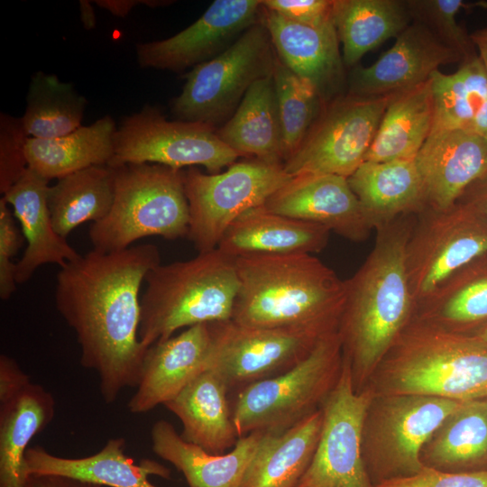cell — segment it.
Wrapping results in <instances>:
<instances>
[{"instance_id":"6da1fadb","label":"cell","mask_w":487,"mask_h":487,"mask_svg":"<svg viewBox=\"0 0 487 487\" xmlns=\"http://www.w3.org/2000/svg\"><path fill=\"white\" fill-rule=\"evenodd\" d=\"M160 263L154 244L112 253L93 249L57 274L56 308L75 332L81 365L97 373L106 404L138 384L148 349L138 335L140 289Z\"/></svg>"},{"instance_id":"7a4b0ae2","label":"cell","mask_w":487,"mask_h":487,"mask_svg":"<svg viewBox=\"0 0 487 487\" xmlns=\"http://www.w3.org/2000/svg\"><path fill=\"white\" fill-rule=\"evenodd\" d=\"M416 215L399 217L376 231L375 244L345 280L338 325L343 357L354 389L362 391L415 314L406 270V247Z\"/></svg>"},{"instance_id":"3957f363","label":"cell","mask_w":487,"mask_h":487,"mask_svg":"<svg viewBox=\"0 0 487 487\" xmlns=\"http://www.w3.org/2000/svg\"><path fill=\"white\" fill-rule=\"evenodd\" d=\"M239 289L232 321L253 327L338 329L345 280L310 253L235 258Z\"/></svg>"},{"instance_id":"277c9868","label":"cell","mask_w":487,"mask_h":487,"mask_svg":"<svg viewBox=\"0 0 487 487\" xmlns=\"http://www.w3.org/2000/svg\"><path fill=\"white\" fill-rule=\"evenodd\" d=\"M460 402L487 399V344L418 317L399 335L367 386Z\"/></svg>"},{"instance_id":"5b68a950","label":"cell","mask_w":487,"mask_h":487,"mask_svg":"<svg viewBox=\"0 0 487 487\" xmlns=\"http://www.w3.org/2000/svg\"><path fill=\"white\" fill-rule=\"evenodd\" d=\"M145 283L138 335L146 348L183 327L231 320L239 289L235 259L217 248L160 263Z\"/></svg>"},{"instance_id":"8992f818","label":"cell","mask_w":487,"mask_h":487,"mask_svg":"<svg viewBox=\"0 0 487 487\" xmlns=\"http://www.w3.org/2000/svg\"><path fill=\"white\" fill-rule=\"evenodd\" d=\"M114 169V201L109 213L91 225L95 250L122 251L142 238L188 236L189 208L183 171L152 163Z\"/></svg>"},{"instance_id":"52a82bcc","label":"cell","mask_w":487,"mask_h":487,"mask_svg":"<svg viewBox=\"0 0 487 487\" xmlns=\"http://www.w3.org/2000/svg\"><path fill=\"white\" fill-rule=\"evenodd\" d=\"M343 364L342 345L335 331L296 366L237 391L232 412L239 438L253 432H282L319 410Z\"/></svg>"},{"instance_id":"ba28073f","label":"cell","mask_w":487,"mask_h":487,"mask_svg":"<svg viewBox=\"0 0 487 487\" xmlns=\"http://www.w3.org/2000/svg\"><path fill=\"white\" fill-rule=\"evenodd\" d=\"M461 403L424 395H373L362 430L363 460L373 487L419 473L423 446Z\"/></svg>"},{"instance_id":"9c48e42d","label":"cell","mask_w":487,"mask_h":487,"mask_svg":"<svg viewBox=\"0 0 487 487\" xmlns=\"http://www.w3.org/2000/svg\"><path fill=\"white\" fill-rule=\"evenodd\" d=\"M276 60L260 20L220 54L186 74L182 91L172 101L173 114L178 120L215 128L232 116L254 82L272 75Z\"/></svg>"},{"instance_id":"30bf717a","label":"cell","mask_w":487,"mask_h":487,"mask_svg":"<svg viewBox=\"0 0 487 487\" xmlns=\"http://www.w3.org/2000/svg\"><path fill=\"white\" fill-rule=\"evenodd\" d=\"M292 177L281 164L257 159L234 162L226 170L183 171L189 208L188 239L199 253L212 251L229 225L244 212L262 206Z\"/></svg>"},{"instance_id":"8fae6325","label":"cell","mask_w":487,"mask_h":487,"mask_svg":"<svg viewBox=\"0 0 487 487\" xmlns=\"http://www.w3.org/2000/svg\"><path fill=\"white\" fill-rule=\"evenodd\" d=\"M487 253V216L459 198L446 209L416 215L406 247V270L416 305L455 271Z\"/></svg>"},{"instance_id":"7c38bea8","label":"cell","mask_w":487,"mask_h":487,"mask_svg":"<svg viewBox=\"0 0 487 487\" xmlns=\"http://www.w3.org/2000/svg\"><path fill=\"white\" fill-rule=\"evenodd\" d=\"M239 157L221 141L216 128L201 123L169 121L159 110L146 106L127 116L116 129L108 166L152 163L181 170L199 165L215 174Z\"/></svg>"},{"instance_id":"4fadbf2b","label":"cell","mask_w":487,"mask_h":487,"mask_svg":"<svg viewBox=\"0 0 487 487\" xmlns=\"http://www.w3.org/2000/svg\"><path fill=\"white\" fill-rule=\"evenodd\" d=\"M210 326L212 350L207 370L217 374L229 391H239L287 372L333 333L306 327H253L232 320Z\"/></svg>"},{"instance_id":"5bb4252c","label":"cell","mask_w":487,"mask_h":487,"mask_svg":"<svg viewBox=\"0 0 487 487\" xmlns=\"http://www.w3.org/2000/svg\"><path fill=\"white\" fill-rule=\"evenodd\" d=\"M391 96L347 94L326 105L304 141L283 162L285 171L291 177L349 178L364 161Z\"/></svg>"},{"instance_id":"9a60e30c","label":"cell","mask_w":487,"mask_h":487,"mask_svg":"<svg viewBox=\"0 0 487 487\" xmlns=\"http://www.w3.org/2000/svg\"><path fill=\"white\" fill-rule=\"evenodd\" d=\"M372 396L369 388L354 391L344 360L339 380L321 408L314 456L297 487H373L362 455L363 423Z\"/></svg>"},{"instance_id":"2e32d148","label":"cell","mask_w":487,"mask_h":487,"mask_svg":"<svg viewBox=\"0 0 487 487\" xmlns=\"http://www.w3.org/2000/svg\"><path fill=\"white\" fill-rule=\"evenodd\" d=\"M262 0H216L175 35L137 46L142 67L181 71L211 60L260 21Z\"/></svg>"},{"instance_id":"e0dca14e","label":"cell","mask_w":487,"mask_h":487,"mask_svg":"<svg viewBox=\"0 0 487 487\" xmlns=\"http://www.w3.org/2000/svg\"><path fill=\"white\" fill-rule=\"evenodd\" d=\"M55 400L12 358L0 362V487H23L31 440L53 419Z\"/></svg>"},{"instance_id":"ac0fdd59","label":"cell","mask_w":487,"mask_h":487,"mask_svg":"<svg viewBox=\"0 0 487 487\" xmlns=\"http://www.w3.org/2000/svg\"><path fill=\"white\" fill-rule=\"evenodd\" d=\"M461 62L457 52L424 24L412 21L373 64L351 72L348 94L358 97L395 94L427 81L441 65Z\"/></svg>"},{"instance_id":"d6986e66","label":"cell","mask_w":487,"mask_h":487,"mask_svg":"<svg viewBox=\"0 0 487 487\" xmlns=\"http://www.w3.org/2000/svg\"><path fill=\"white\" fill-rule=\"evenodd\" d=\"M262 207L276 214L323 225L353 242L365 241L372 231L347 178L338 175L292 177Z\"/></svg>"},{"instance_id":"ffe728a7","label":"cell","mask_w":487,"mask_h":487,"mask_svg":"<svg viewBox=\"0 0 487 487\" xmlns=\"http://www.w3.org/2000/svg\"><path fill=\"white\" fill-rule=\"evenodd\" d=\"M260 20L270 33L280 60L308 82L325 105L342 96L345 63L334 20L317 26L304 25L263 5Z\"/></svg>"},{"instance_id":"44dd1931","label":"cell","mask_w":487,"mask_h":487,"mask_svg":"<svg viewBox=\"0 0 487 487\" xmlns=\"http://www.w3.org/2000/svg\"><path fill=\"white\" fill-rule=\"evenodd\" d=\"M211 350L210 323L191 326L151 345L143 359L136 391L128 402L129 411L146 413L173 399L207 370Z\"/></svg>"},{"instance_id":"7402d4cb","label":"cell","mask_w":487,"mask_h":487,"mask_svg":"<svg viewBox=\"0 0 487 487\" xmlns=\"http://www.w3.org/2000/svg\"><path fill=\"white\" fill-rule=\"evenodd\" d=\"M415 161L427 207L446 209L487 174V141L468 129L431 132Z\"/></svg>"},{"instance_id":"603a6c76","label":"cell","mask_w":487,"mask_h":487,"mask_svg":"<svg viewBox=\"0 0 487 487\" xmlns=\"http://www.w3.org/2000/svg\"><path fill=\"white\" fill-rule=\"evenodd\" d=\"M49 180L27 168L4 194L19 221L27 246L16 263L17 284L30 280L37 268L54 263L60 267L80 254L54 230L48 206Z\"/></svg>"},{"instance_id":"cb8c5ba5","label":"cell","mask_w":487,"mask_h":487,"mask_svg":"<svg viewBox=\"0 0 487 487\" xmlns=\"http://www.w3.org/2000/svg\"><path fill=\"white\" fill-rule=\"evenodd\" d=\"M330 231L320 225L276 214L262 206L237 217L217 249L237 258L254 254L316 253L327 245Z\"/></svg>"},{"instance_id":"d4e9b609","label":"cell","mask_w":487,"mask_h":487,"mask_svg":"<svg viewBox=\"0 0 487 487\" xmlns=\"http://www.w3.org/2000/svg\"><path fill=\"white\" fill-rule=\"evenodd\" d=\"M125 440L111 438L94 455L80 458L54 455L43 447H29L24 455L23 476L56 474L108 487H157L150 475L170 478V471L149 459L135 464L124 453Z\"/></svg>"},{"instance_id":"484cf974","label":"cell","mask_w":487,"mask_h":487,"mask_svg":"<svg viewBox=\"0 0 487 487\" xmlns=\"http://www.w3.org/2000/svg\"><path fill=\"white\" fill-rule=\"evenodd\" d=\"M347 180L372 230L427 207L415 158L363 161Z\"/></svg>"},{"instance_id":"4316f807","label":"cell","mask_w":487,"mask_h":487,"mask_svg":"<svg viewBox=\"0 0 487 487\" xmlns=\"http://www.w3.org/2000/svg\"><path fill=\"white\" fill-rule=\"evenodd\" d=\"M262 435L251 433L228 453L214 455L184 440L166 420L155 422L151 432L153 452L182 473L188 487H240Z\"/></svg>"},{"instance_id":"83f0119b","label":"cell","mask_w":487,"mask_h":487,"mask_svg":"<svg viewBox=\"0 0 487 487\" xmlns=\"http://www.w3.org/2000/svg\"><path fill=\"white\" fill-rule=\"evenodd\" d=\"M228 393L220 377L207 370L164 406L180 420L184 440L210 454L222 455L239 439Z\"/></svg>"},{"instance_id":"f1b7e54d","label":"cell","mask_w":487,"mask_h":487,"mask_svg":"<svg viewBox=\"0 0 487 487\" xmlns=\"http://www.w3.org/2000/svg\"><path fill=\"white\" fill-rule=\"evenodd\" d=\"M216 133L240 156H253L259 161L283 165V138L273 75L250 87Z\"/></svg>"},{"instance_id":"f546056e","label":"cell","mask_w":487,"mask_h":487,"mask_svg":"<svg viewBox=\"0 0 487 487\" xmlns=\"http://www.w3.org/2000/svg\"><path fill=\"white\" fill-rule=\"evenodd\" d=\"M322 409L280 433H263L240 487H297L314 456Z\"/></svg>"},{"instance_id":"4dcf8cb0","label":"cell","mask_w":487,"mask_h":487,"mask_svg":"<svg viewBox=\"0 0 487 487\" xmlns=\"http://www.w3.org/2000/svg\"><path fill=\"white\" fill-rule=\"evenodd\" d=\"M424 467L443 472L487 470V399L462 402L423 446Z\"/></svg>"},{"instance_id":"1f68e13d","label":"cell","mask_w":487,"mask_h":487,"mask_svg":"<svg viewBox=\"0 0 487 487\" xmlns=\"http://www.w3.org/2000/svg\"><path fill=\"white\" fill-rule=\"evenodd\" d=\"M116 129L114 119L106 115L60 137H29L25 145L28 168L50 181L91 166L108 165Z\"/></svg>"},{"instance_id":"d6a6232c","label":"cell","mask_w":487,"mask_h":487,"mask_svg":"<svg viewBox=\"0 0 487 487\" xmlns=\"http://www.w3.org/2000/svg\"><path fill=\"white\" fill-rule=\"evenodd\" d=\"M433 125L430 78L392 94L364 161L383 162L413 159Z\"/></svg>"},{"instance_id":"836d02e7","label":"cell","mask_w":487,"mask_h":487,"mask_svg":"<svg viewBox=\"0 0 487 487\" xmlns=\"http://www.w3.org/2000/svg\"><path fill=\"white\" fill-rule=\"evenodd\" d=\"M414 317L471 334L487 324V253L443 281L416 305Z\"/></svg>"},{"instance_id":"e575fe53","label":"cell","mask_w":487,"mask_h":487,"mask_svg":"<svg viewBox=\"0 0 487 487\" xmlns=\"http://www.w3.org/2000/svg\"><path fill=\"white\" fill-rule=\"evenodd\" d=\"M333 20L343 61L349 67L388 39L397 38L412 22L402 0H334Z\"/></svg>"},{"instance_id":"d590c367","label":"cell","mask_w":487,"mask_h":487,"mask_svg":"<svg viewBox=\"0 0 487 487\" xmlns=\"http://www.w3.org/2000/svg\"><path fill=\"white\" fill-rule=\"evenodd\" d=\"M114 169L91 166L49 187L48 206L56 233L63 238L79 225L102 220L114 201Z\"/></svg>"},{"instance_id":"8d00e7d4","label":"cell","mask_w":487,"mask_h":487,"mask_svg":"<svg viewBox=\"0 0 487 487\" xmlns=\"http://www.w3.org/2000/svg\"><path fill=\"white\" fill-rule=\"evenodd\" d=\"M26 104L22 121L28 136L51 139L81 126L86 100L70 83L39 71L32 78Z\"/></svg>"},{"instance_id":"74e56055","label":"cell","mask_w":487,"mask_h":487,"mask_svg":"<svg viewBox=\"0 0 487 487\" xmlns=\"http://www.w3.org/2000/svg\"><path fill=\"white\" fill-rule=\"evenodd\" d=\"M433 100L431 132L470 130L487 100V70L479 57L461 63L452 74L439 69L430 77Z\"/></svg>"},{"instance_id":"f35d334b","label":"cell","mask_w":487,"mask_h":487,"mask_svg":"<svg viewBox=\"0 0 487 487\" xmlns=\"http://www.w3.org/2000/svg\"><path fill=\"white\" fill-rule=\"evenodd\" d=\"M272 75L285 161L304 141L326 105L316 89L285 66L278 56Z\"/></svg>"},{"instance_id":"ab89813d","label":"cell","mask_w":487,"mask_h":487,"mask_svg":"<svg viewBox=\"0 0 487 487\" xmlns=\"http://www.w3.org/2000/svg\"><path fill=\"white\" fill-rule=\"evenodd\" d=\"M412 21L424 24L466 62L478 57L470 33L456 22L462 8L476 6L463 0H407Z\"/></svg>"},{"instance_id":"60d3db41","label":"cell","mask_w":487,"mask_h":487,"mask_svg":"<svg viewBox=\"0 0 487 487\" xmlns=\"http://www.w3.org/2000/svg\"><path fill=\"white\" fill-rule=\"evenodd\" d=\"M29 136L22 118L1 114L0 191L5 194L27 170L25 145Z\"/></svg>"},{"instance_id":"b9f144b4","label":"cell","mask_w":487,"mask_h":487,"mask_svg":"<svg viewBox=\"0 0 487 487\" xmlns=\"http://www.w3.org/2000/svg\"><path fill=\"white\" fill-rule=\"evenodd\" d=\"M23 244L14 216L4 198L0 199V298L8 299L16 288V263L12 259Z\"/></svg>"},{"instance_id":"7bdbcfd3","label":"cell","mask_w":487,"mask_h":487,"mask_svg":"<svg viewBox=\"0 0 487 487\" xmlns=\"http://www.w3.org/2000/svg\"><path fill=\"white\" fill-rule=\"evenodd\" d=\"M374 487H487V470L451 473L424 467L415 475L386 481Z\"/></svg>"},{"instance_id":"ee69618b","label":"cell","mask_w":487,"mask_h":487,"mask_svg":"<svg viewBox=\"0 0 487 487\" xmlns=\"http://www.w3.org/2000/svg\"><path fill=\"white\" fill-rule=\"evenodd\" d=\"M264 7L297 23L317 26L333 21L334 0H262Z\"/></svg>"},{"instance_id":"f6af8a7d","label":"cell","mask_w":487,"mask_h":487,"mask_svg":"<svg viewBox=\"0 0 487 487\" xmlns=\"http://www.w3.org/2000/svg\"><path fill=\"white\" fill-rule=\"evenodd\" d=\"M23 487H103L70 477L32 473L24 477Z\"/></svg>"},{"instance_id":"bcb514c9","label":"cell","mask_w":487,"mask_h":487,"mask_svg":"<svg viewBox=\"0 0 487 487\" xmlns=\"http://www.w3.org/2000/svg\"><path fill=\"white\" fill-rule=\"evenodd\" d=\"M460 198L472 203L487 216V174L470 185Z\"/></svg>"},{"instance_id":"7dc6e473","label":"cell","mask_w":487,"mask_h":487,"mask_svg":"<svg viewBox=\"0 0 487 487\" xmlns=\"http://www.w3.org/2000/svg\"><path fill=\"white\" fill-rule=\"evenodd\" d=\"M95 3L116 16H125L137 5H147L151 6L162 5V1H142V0H98Z\"/></svg>"},{"instance_id":"c3c4849f","label":"cell","mask_w":487,"mask_h":487,"mask_svg":"<svg viewBox=\"0 0 487 487\" xmlns=\"http://www.w3.org/2000/svg\"><path fill=\"white\" fill-rule=\"evenodd\" d=\"M476 48L478 57L487 70V27L470 33Z\"/></svg>"},{"instance_id":"681fc988","label":"cell","mask_w":487,"mask_h":487,"mask_svg":"<svg viewBox=\"0 0 487 487\" xmlns=\"http://www.w3.org/2000/svg\"><path fill=\"white\" fill-rule=\"evenodd\" d=\"M470 130L477 133L487 141V100L477 114Z\"/></svg>"},{"instance_id":"f907efd6","label":"cell","mask_w":487,"mask_h":487,"mask_svg":"<svg viewBox=\"0 0 487 487\" xmlns=\"http://www.w3.org/2000/svg\"><path fill=\"white\" fill-rule=\"evenodd\" d=\"M80 16L86 29L89 30L96 26L95 14L89 1H80Z\"/></svg>"},{"instance_id":"816d5d0a","label":"cell","mask_w":487,"mask_h":487,"mask_svg":"<svg viewBox=\"0 0 487 487\" xmlns=\"http://www.w3.org/2000/svg\"><path fill=\"white\" fill-rule=\"evenodd\" d=\"M468 335H473L487 344V324Z\"/></svg>"}]
</instances>
